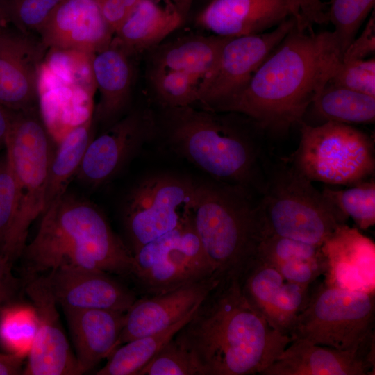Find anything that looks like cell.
Here are the masks:
<instances>
[{
	"mask_svg": "<svg viewBox=\"0 0 375 375\" xmlns=\"http://www.w3.org/2000/svg\"><path fill=\"white\" fill-rule=\"evenodd\" d=\"M12 115L13 110L0 104V154L1 151L5 149L6 139L11 124Z\"/></svg>",
	"mask_w": 375,
	"mask_h": 375,
	"instance_id": "cell-45",
	"label": "cell"
},
{
	"mask_svg": "<svg viewBox=\"0 0 375 375\" xmlns=\"http://www.w3.org/2000/svg\"><path fill=\"white\" fill-rule=\"evenodd\" d=\"M140 0H99L102 13L114 33Z\"/></svg>",
	"mask_w": 375,
	"mask_h": 375,
	"instance_id": "cell-41",
	"label": "cell"
},
{
	"mask_svg": "<svg viewBox=\"0 0 375 375\" xmlns=\"http://www.w3.org/2000/svg\"><path fill=\"white\" fill-rule=\"evenodd\" d=\"M174 338L191 353L200 375H262L292 340L249 303L231 278L207 294Z\"/></svg>",
	"mask_w": 375,
	"mask_h": 375,
	"instance_id": "cell-2",
	"label": "cell"
},
{
	"mask_svg": "<svg viewBox=\"0 0 375 375\" xmlns=\"http://www.w3.org/2000/svg\"><path fill=\"white\" fill-rule=\"evenodd\" d=\"M62 310L82 374L92 369L115 349L125 312L103 309Z\"/></svg>",
	"mask_w": 375,
	"mask_h": 375,
	"instance_id": "cell-24",
	"label": "cell"
},
{
	"mask_svg": "<svg viewBox=\"0 0 375 375\" xmlns=\"http://www.w3.org/2000/svg\"><path fill=\"white\" fill-rule=\"evenodd\" d=\"M24 358L9 353H0V375L22 374Z\"/></svg>",
	"mask_w": 375,
	"mask_h": 375,
	"instance_id": "cell-44",
	"label": "cell"
},
{
	"mask_svg": "<svg viewBox=\"0 0 375 375\" xmlns=\"http://www.w3.org/2000/svg\"><path fill=\"white\" fill-rule=\"evenodd\" d=\"M232 37L193 36L157 45L154 67L183 72L200 80L215 67L222 47Z\"/></svg>",
	"mask_w": 375,
	"mask_h": 375,
	"instance_id": "cell-28",
	"label": "cell"
},
{
	"mask_svg": "<svg viewBox=\"0 0 375 375\" xmlns=\"http://www.w3.org/2000/svg\"><path fill=\"white\" fill-rule=\"evenodd\" d=\"M299 126L292 166L310 181L351 186L374 175V144L367 133L335 122Z\"/></svg>",
	"mask_w": 375,
	"mask_h": 375,
	"instance_id": "cell-9",
	"label": "cell"
},
{
	"mask_svg": "<svg viewBox=\"0 0 375 375\" xmlns=\"http://www.w3.org/2000/svg\"><path fill=\"white\" fill-rule=\"evenodd\" d=\"M375 0H330L328 22L344 53L356 38L361 25L374 8Z\"/></svg>",
	"mask_w": 375,
	"mask_h": 375,
	"instance_id": "cell-35",
	"label": "cell"
},
{
	"mask_svg": "<svg viewBox=\"0 0 375 375\" xmlns=\"http://www.w3.org/2000/svg\"><path fill=\"white\" fill-rule=\"evenodd\" d=\"M154 92L166 108L192 106L197 103L200 78L189 74L154 67L151 75Z\"/></svg>",
	"mask_w": 375,
	"mask_h": 375,
	"instance_id": "cell-34",
	"label": "cell"
},
{
	"mask_svg": "<svg viewBox=\"0 0 375 375\" xmlns=\"http://www.w3.org/2000/svg\"><path fill=\"white\" fill-rule=\"evenodd\" d=\"M138 375H200L191 353L173 338Z\"/></svg>",
	"mask_w": 375,
	"mask_h": 375,
	"instance_id": "cell-37",
	"label": "cell"
},
{
	"mask_svg": "<svg viewBox=\"0 0 375 375\" xmlns=\"http://www.w3.org/2000/svg\"><path fill=\"white\" fill-rule=\"evenodd\" d=\"M91 53L63 49H48L38 85L41 119L57 144L74 127L92 117L97 87Z\"/></svg>",
	"mask_w": 375,
	"mask_h": 375,
	"instance_id": "cell-10",
	"label": "cell"
},
{
	"mask_svg": "<svg viewBox=\"0 0 375 375\" xmlns=\"http://www.w3.org/2000/svg\"><path fill=\"white\" fill-rule=\"evenodd\" d=\"M315 283L292 338L374 358V294Z\"/></svg>",
	"mask_w": 375,
	"mask_h": 375,
	"instance_id": "cell-8",
	"label": "cell"
},
{
	"mask_svg": "<svg viewBox=\"0 0 375 375\" xmlns=\"http://www.w3.org/2000/svg\"><path fill=\"white\" fill-rule=\"evenodd\" d=\"M320 248L326 265L324 283L375 294V244L370 238L344 224Z\"/></svg>",
	"mask_w": 375,
	"mask_h": 375,
	"instance_id": "cell-22",
	"label": "cell"
},
{
	"mask_svg": "<svg viewBox=\"0 0 375 375\" xmlns=\"http://www.w3.org/2000/svg\"><path fill=\"white\" fill-rule=\"evenodd\" d=\"M38 328L33 304L12 302L0 311V344L6 353L27 357Z\"/></svg>",
	"mask_w": 375,
	"mask_h": 375,
	"instance_id": "cell-32",
	"label": "cell"
},
{
	"mask_svg": "<svg viewBox=\"0 0 375 375\" xmlns=\"http://www.w3.org/2000/svg\"><path fill=\"white\" fill-rule=\"evenodd\" d=\"M63 0H0L8 25L25 33H38Z\"/></svg>",
	"mask_w": 375,
	"mask_h": 375,
	"instance_id": "cell-36",
	"label": "cell"
},
{
	"mask_svg": "<svg viewBox=\"0 0 375 375\" xmlns=\"http://www.w3.org/2000/svg\"><path fill=\"white\" fill-rule=\"evenodd\" d=\"M47 51L33 33L10 25L0 31V104L13 111L38 105V78Z\"/></svg>",
	"mask_w": 375,
	"mask_h": 375,
	"instance_id": "cell-15",
	"label": "cell"
},
{
	"mask_svg": "<svg viewBox=\"0 0 375 375\" xmlns=\"http://www.w3.org/2000/svg\"><path fill=\"white\" fill-rule=\"evenodd\" d=\"M172 6L184 20L188 13L194 0H172Z\"/></svg>",
	"mask_w": 375,
	"mask_h": 375,
	"instance_id": "cell-46",
	"label": "cell"
},
{
	"mask_svg": "<svg viewBox=\"0 0 375 375\" xmlns=\"http://www.w3.org/2000/svg\"><path fill=\"white\" fill-rule=\"evenodd\" d=\"M292 17L306 22L299 0H211L197 23L215 35L238 37L266 32Z\"/></svg>",
	"mask_w": 375,
	"mask_h": 375,
	"instance_id": "cell-20",
	"label": "cell"
},
{
	"mask_svg": "<svg viewBox=\"0 0 375 375\" xmlns=\"http://www.w3.org/2000/svg\"><path fill=\"white\" fill-rule=\"evenodd\" d=\"M18 186L6 152L0 154V252L17 214Z\"/></svg>",
	"mask_w": 375,
	"mask_h": 375,
	"instance_id": "cell-39",
	"label": "cell"
},
{
	"mask_svg": "<svg viewBox=\"0 0 375 375\" xmlns=\"http://www.w3.org/2000/svg\"><path fill=\"white\" fill-rule=\"evenodd\" d=\"M196 183L158 174L146 178L132 190L124 213L132 253L178 225L191 208Z\"/></svg>",
	"mask_w": 375,
	"mask_h": 375,
	"instance_id": "cell-12",
	"label": "cell"
},
{
	"mask_svg": "<svg viewBox=\"0 0 375 375\" xmlns=\"http://www.w3.org/2000/svg\"><path fill=\"white\" fill-rule=\"evenodd\" d=\"M166 115L176 153L215 181L262 194L267 170L256 137L215 112L192 106L167 108Z\"/></svg>",
	"mask_w": 375,
	"mask_h": 375,
	"instance_id": "cell-4",
	"label": "cell"
},
{
	"mask_svg": "<svg viewBox=\"0 0 375 375\" xmlns=\"http://www.w3.org/2000/svg\"><path fill=\"white\" fill-rule=\"evenodd\" d=\"M257 256L273 265L284 278L301 285L313 284L326 269L320 246L274 234L264 235Z\"/></svg>",
	"mask_w": 375,
	"mask_h": 375,
	"instance_id": "cell-26",
	"label": "cell"
},
{
	"mask_svg": "<svg viewBox=\"0 0 375 375\" xmlns=\"http://www.w3.org/2000/svg\"><path fill=\"white\" fill-rule=\"evenodd\" d=\"M43 275L62 308L103 309L126 312L137 292L100 270L60 267Z\"/></svg>",
	"mask_w": 375,
	"mask_h": 375,
	"instance_id": "cell-19",
	"label": "cell"
},
{
	"mask_svg": "<svg viewBox=\"0 0 375 375\" xmlns=\"http://www.w3.org/2000/svg\"><path fill=\"white\" fill-rule=\"evenodd\" d=\"M24 289L36 310L38 328L22 374H81L61 326L58 303L44 276L29 279Z\"/></svg>",
	"mask_w": 375,
	"mask_h": 375,
	"instance_id": "cell-16",
	"label": "cell"
},
{
	"mask_svg": "<svg viewBox=\"0 0 375 375\" xmlns=\"http://www.w3.org/2000/svg\"><path fill=\"white\" fill-rule=\"evenodd\" d=\"M190 213L214 274L240 280L265 235L258 202L240 186L197 182Z\"/></svg>",
	"mask_w": 375,
	"mask_h": 375,
	"instance_id": "cell-5",
	"label": "cell"
},
{
	"mask_svg": "<svg viewBox=\"0 0 375 375\" xmlns=\"http://www.w3.org/2000/svg\"><path fill=\"white\" fill-rule=\"evenodd\" d=\"M183 19L176 9L140 0L115 33V40L131 56L155 47Z\"/></svg>",
	"mask_w": 375,
	"mask_h": 375,
	"instance_id": "cell-27",
	"label": "cell"
},
{
	"mask_svg": "<svg viewBox=\"0 0 375 375\" xmlns=\"http://www.w3.org/2000/svg\"><path fill=\"white\" fill-rule=\"evenodd\" d=\"M42 215L35 236L22 254L29 274L72 267L130 278L133 253L95 205L65 192Z\"/></svg>",
	"mask_w": 375,
	"mask_h": 375,
	"instance_id": "cell-3",
	"label": "cell"
},
{
	"mask_svg": "<svg viewBox=\"0 0 375 375\" xmlns=\"http://www.w3.org/2000/svg\"><path fill=\"white\" fill-rule=\"evenodd\" d=\"M220 281L214 275L165 292L137 299L125 312L116 348L135 338L161 331L187 317Z\"/></svg>",
	"mask_w": 375,
	"mask_h": 375,
	"instance_id": "cell-18",
	"label": "cell"
},
{
	"mask_svg": "<svg viewBox=\"0 0 375 375\" xmlns=\"http://www.w3.org/2000/svg\"><path fill=\"white\" fill-rule=\"evenodd\" d=\"M298 22L306 24L292 17L272 31L231 38L222 47L213 69L200 80L197 103L212 111L239 92Z\"/></svg>",
	"mask_w": 375,
	"mask_h": 375,
	"instance_id": "cell-13",
	"label": "cell"
},
{
	"mask_svg": "<svg viewBox=\"0 0 375 375\" xmlns=\"http://www.w3.org/2000/svg\"><path fill=\"white\" fill-rule=\"evenodd\" d=\"M154 122L145 110L131 112L92 138L76 174L96 188L111 179L153 133Z\"/></svg>",
	"mask_w": 375,
	"mask_h": 375,
	"instance_id": "cell-14",
	"label": "cell"
},
{
	"mask_svg": "<svg viewBox=\"0 0 375 375\" xmlns=\"http://www.w3.org/2000/svg\"><path fill=\"white\" fill-rule=\"evenodd\" d=\"M375 52L374 12L360 36L355 38L343 53L342 61L365 59Z\"/></svg>",
	"mask_w": 375,
	"mask_h": 375,
	"instance_id": "cell-40",
	"label": "cell"
},
{
	"mask_svg": "<svg viewBox=\"0 0 375 375\" xmlns=\"http://www.w3.org/2000/svg\"><path fill=\"white\" fill-rule=\"evenodd\" d=\"M194 311L167 328L121 344L107 358L106 365L95 374L138 375L191 319Z\"/></svg>",
	"mask_w": 375,
	"mask_h": 375,
	"instance_id": "cell-31",
	"label": "cell"
},
{
	"mask_svg": "<svg viewBox=\"0 0 375 375\" xmlns=\"http://www.w3.org/2000/svg\"><path fill=\"white\" fill-rule=\"evenodd\" d=\"M12 265L0 252V311L15 301L20 289V281L13 276Z\"/></svg>",
	"mask_w": 375,
	"mask_h": 375,
	"instance_id": "cell-42",
	"label": "cell"
},
{
	"mask_svg": "<svg viewBox=\"0 0 375 375\" xmlns=\"http://www.w3.org/2000/svg\"><path fill=\"white\" fill-rule=\"evenodd\" d=\"M342 56L333 31L298 22L247 85L212 112L241 114L262 131L283 134L303 121Z\"/></svg>",
	"mask_w": 375,
	"mask_h": 375,
	"instance_id": "cell-1",
	"label": "cell"
},
{
	"mask_svg": "<svg viewBox=\"0 0 375 375\" xmlns=\"http://www.w3.org/2000/svg\"><path fill=\"white\" fill-rule=\"evenodd\" d=\"M133 256L130 279L144 296L165 292L215 275L190 210L176 228L141 246Z\"/></svg>",
	"mask_w": 375,
	"mask_h": 375,
	"instance_id": "cell-11",
	"label": "cell"
},
{
	"mask_svg": "<svg viewBox=\"0 0 375 375\" xmlns=\"http://www.w3.org/2000/svg\"><path fill=\"white\" fill-rule=\"evenodd\" d=\"M309 108L319 124L328 122L372 124L375 120V97L328 83Z\"/></svg>",
	"mask_w": 375,
	"mask_h": 375,
	"instance_id": "cell-29",
	"label": "cell"
},
{
	"mask_svg": "<svg viewBox=\"0 0 375 375\" xmlns=\"http://www.w3.org/2000/svg\"><path fill=\"white\" fill-rule=\"evenodd\" d=\"M239 283L249 303L276 329L291 336L312 284L301 285L286 279L258 256Z\"/></svg>",
	"mask_w": 375,
	"mask_h": 375,
	"instance_id": "cell-17",
	"label": "cell"
},
{
	"mask_svg": "<svg viewBox=\"0 0 375 375\" xmlns=\"http://www.w3.org/2000/svg\"><path fill=\"white\" fill-rule=\"evenodd\" d=\"M375 97V59L342 61L328 82Z\"/></svg>",
	"mask_w": 375,
	"mask_h": 375,
	"instance_id": "cell-38",
	"label": "cell"
},
{
	"mask_svg": "<svg viewBox=\"0 0 375 375\" xmlns=\"http://www.w3.org/2000/svg\"><path fill=\"white\" fill-rule=\"evenodd\" d=\"M50 137L37 106L13 111L5 152L19 195L17 216L1 250L12 264L22 254L28 229L45 210V197L53 155Z\"/></svg>",
	"mask_w": 375,
	"mask_h": 375,
	"instance_id": "cell-6",
	"label": "cell"
},
{
	"mask_svg": "<svg viewBox=\"0 0 375 375\" xmlns=\"http://www.w3.org/2000/svg\"><path fill=\"white\" fill-rule=\"evenodd\" d=\"M301 13L307 23L324 24L328 23L327 12L322 0H299Z\"/></svg>",
	"mask_w": 375,
	"mask_h": 375,
	"instance_id": "cell-43",
	"label": "cell"
},
{
	"mask_svg": "<svg viewBox=\"0 0 375 375\" xmlns=\"http://www.w3.org/2000/svg\"><path fill=\"white\" fill-rule=\"evenodd\" d=\"M265 235L321 246L348 218L292 165L267 172L258 201Z\"/></svg>",
	"mask_w": 375,
	"mask_h": 375,
	"instance_id": "cell-7",
	"label": "cell"
},
{
	"mask_svg": "<svg viewBox=\"0 0 375 375\" xmlns=\"http://www.w3.org/2000/svg\"><path fill=\"white\" fill-rule=\"evenodd\" d=\"M38 33L47 49L92 54L108 46L115 35L99 0H63Z\"/></svg>",
	"mask_w": 375,
	"mask_h": 375,
	"instance_id": "cell-21",
	"label": "cell"
},
{
	"mask_svg": "<svg viewBox=\"0 0 375 375\" xmlns=\"http://www.w3.org/2000/svg\"><path fill=\"white\" fill-rule=\"evenodd\" d=\"M322 192L360 229L367 230L375 224V183L372 178L348 189L325 188Z\"/></svg>",
	"mask_w": 375,
	"mask_h": 375,
	"instance_id": "cell-33",
	"label": "cell"
},
{
	"mask_svg": "<svg viewBox=\"0 0 375 375\" xmlns=\"http://www.w3.org/2000/svg\"><path fill=\"white\" fill-rule=\"evenodd\" d=\"M131 56L114 37L108 46L92 55V72L100 93L96 116L103 123L116 119L127 105L133 78Z\"/></svg>",
	"mask_w": 375,
	"mask_h": 375,
	"instance_id": "cell-25",
	"label": "cell"
},
{
	"mask_svg": "<svg viewBox=\"0 0 375 375\" xmlns=\"http://www.w3.org/2000/svg\"><path fill=\"white\" fill-rule=\"evenodd\" d=\"M92 119V117L74 127L58 143L49 167L45 210L66 192L71 178L76 176L87 147L93 138Z\"/></svg>",
	"mask_w": 375,
	"mask_h": 375,
	"instance_id": "cell-30",
	"label": "cell"
},
{
	"mask_svg": "<svg viewBox=\"0 0 375 375\" xmlns=\"http://www.w3.org/2000/svg\"><path fill=\"white\" fill-rule=\"evenodd\" d=\"M374 358L293 338L262 375H372Z\"/></svg>",
	"mask_w": 375,
	"mask_h": 375,
	"instance_id": "cell-23",
	"label": "cell"
},
{
	"mask_svg": "<svg viewBox=\"0 0 375 375\" xmlns=\"http://www.w3.org/2000/svg\"><path fill=\"white\" fill-rule=\"evenodd\" d=\"M7 25L8 24L6 23L0 9V31Z\"/></svg>",
	"mask_w": 375,
	"mask_h": 375,
	"instance_id": "cell-47",
	"label": "cell"
}]
</instances>
